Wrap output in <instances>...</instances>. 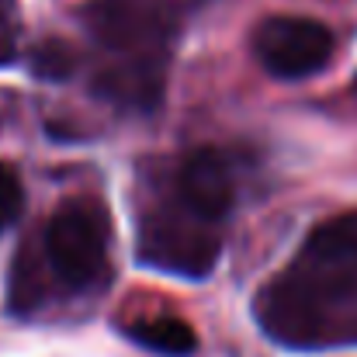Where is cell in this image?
<instances>
[{
    "instance_id": "cell-1",
    "label": "cell",
    "mask_w": 357,
    "mask_h": 357,
    "mask_svg": "<svg viewBox=\"0 0 357 357\" xmlns=\"http://www.w3.org/2000/svg\"><path fill=\"white\" fill-rule=\"evenodd\" d=\"M253 312L284 347L357 344V215L316 226L295 260L257 291Z\"/></svg>"
},
{
    "instance_id": "cell-2",
    "label": "cell",
    "mask_w": 357,
    "mask_h": 357,
    "mask_svg": "<svg viewBox=\"0 0 357 357\" xmlns=\"http://www.w3.org/2000/svg\"><path fill=\"white\" fill-rule=\"evenodd\" d=\"M112 222L108 208L94 198H70L56 208L45 226V260L52 274L73 288L87 291L108 281Z\"/></svg>"
},
{
    "instance_id": "cell-3",
    "label": "cell",
    "mask_w": 357,
    "mask_h": 357,
    "mask_svg": "<svg viewBox=\"0 0 357 357\" xmlns=\"http://www.w3.org/2000/svg\"><path fill=\"white\" fill-rule=\"evenodd\" d=\"M219 253V222L202 219L174 195L139 215V260L156 271L177 278H205Z\"/></svg>"
},
{
    "instance_id": "cell-4",
    "label": "cell",
    "mask_w": 357,
    "mask_h": 357,
    "mask_svg": "<svg viewBox=\"0 0 357 357\" xmlns=\"http://www.w3.org/2000/svg\"><path fill=\"white\" fill-rule=\"evenodd\" d=\"M188 10L191 0H91L84 7V24L119 56L163 52Z\"/></svg>"
},
{
    "instance_id": "cell-5",
    "label": "cell",
    "mask_w": 357,
    "mask_h": 357,
    "mask_svg": "<svg viewBox=\"0 0 357 357\" xmlns=\"http://www.w3.org/2000/svg\"><path fill=\"white\" fill-rule=\"evenodd\" d=\"M253 52L260 66L281 80H298L323 70L333 56V31L312 17L278 14L257 24Z\"/></svg>"
},
{
    "instance_id": "cell-6",
    "label": "cell",
    "mask_w": 357,
    "mask_h": 357,
    "mask_svg": "<svg viewBox=\"0 0 357 357\" xmlns=\"http://www.w3.org/2000/svg\"><path fill=\"white\" fill-rule=\"evenodd\" d=\"M174 198H181L191 212H198L208 222H222L233 208L236 188L233 170L222 153L215 149H195L181 160L174 174Z\"/></svg>"
},
{
    "instance_id": "cell-7",
    "label": "cell",
    "mask_w": 357,
    "mask_h": 357,
    "mask_svg": "<svg viewBox=\"0 0 357 357\" xmlns=\"http://www.w3.org/2000/svg\"><path fill=\"white\" fill-rule=\"evenodd\" d=\"M163 84H167V59L163 52H132L121 56L119 63L105 66L94 77V91L121 108H135V112H153L163 98Z\"/></svg>"
},
{
    "instance_id": "cell-8",
    "label": "cell",
    "mask_w": 357,
    "mask_h": 357,
    "mask_svg": "<svg viewBox=\"0 0 357 357\" xmlns=\"http://www.w3.org/2000/svg\"><path fill=\"white\" fill-rule=\"evenodd\" d=\"M139 347L146 351H160V354L170 357H184L198 347V337H195V326L177 319V316H142L135 323H128L125 330Z\"/></svg>"
},
{
    "instance_id": "cell-9",
    "label": "cell",
    "mask_w": 357,
    "mask_h": 357,
    "mask_svg": "<svg viewBox=\"0 0 357 357\" xmlns=\"http://www.w3.org/2000/svg\"><path fill=\"white\" fill-rule=\"evenodd\" d=\"M73 70H77V52L70 42L49 38L31 52V73L42 80H66Z\"/></svg>"
},
{
    "instance_id": "cell-10",
    "label": "cell",
    "mask_w": 357,
    "mask_h": 357,
    "mask_svg": "<svg viewBox=\"0 0 357 357\" xmlns=\"http://www.w3.org/2000/svg\"><path fill=\"white\" fill-rule=\"evenodd\" d=\"M21 208H24V188H21V177H17L7 163H0V229L10 226V222L21 215Z\"/></svg>"
},
{
    "instance_id": "cell-11",
    "label": "cell",
    "mask_w": 357,
    "mask_h": 357,
    "mask_svg": "<svg viewBox=\"0 0 357 357\" xmlns=\"http://www.w3.org/2000/svg\"><path fill=\"white\" fill-rule=\"evenodd\" d=\"M17 49V10L14 0H0V63H7Z\"/></svg>"
}]
</instances>
